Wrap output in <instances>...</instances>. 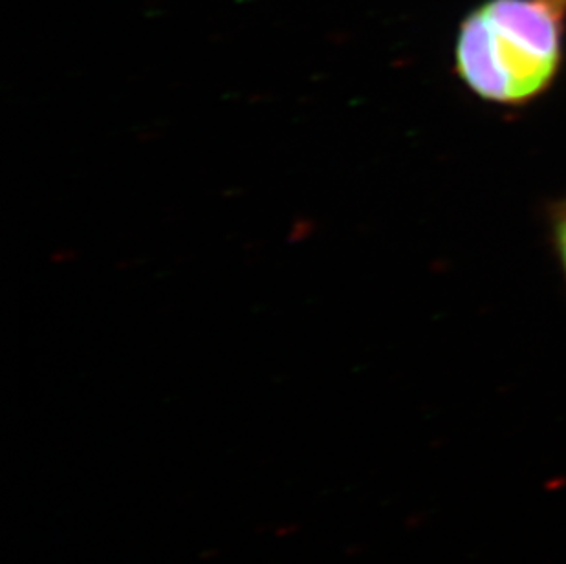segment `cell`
Instances as JSON below:
<instances>
[{"label":"cell","instance_id":"2","mask_svg":"<svg viewBox=\"0 0 566 564\" xmlns=\"http://www.w3.org/2000/svg\"><path fill=\"white\" fill-rule=\"evenodd\" d=\"M557 242H559V251H562L563 264H565L566 270V211L559 220V226H557Z\"/></svg>","mask_w":566,"mask_h":564},{"label":"cell","instance_id":"1","mask_svg":"<svg viewBox=\"0 0 566 564\" xmlns=\"http://www.w3.org/2000/svg\"><path fill=\"white\" fill-rule=\"evenodd\" d=\"M562 59V19L548 0H488L457 39V72L495 103H523L551 85Z\"/></svg>","mask_w":566,"mask_h":564}]
</instances>
